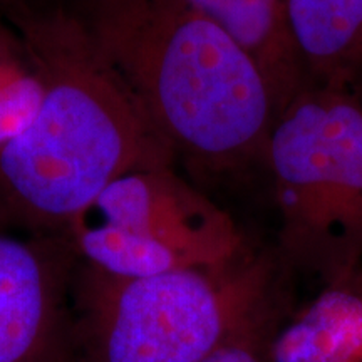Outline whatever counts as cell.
I'll list each match as a JSON object with an SVG mask.
<instances>
[{
    "instance_id": "cell-1",
    "label": "cell",
    "mask_w": 362,
    "mask_h": 362,
    "mask_svg": "<svg viewBox=\"0 0 362 362\" xmlns=\"http://www.w3.org/2000/svg\"><path fill=\"white\" fill-rule=\"evenodd\" d=\"M4 13L40 62L44 96L30 124L0 149V223L66 237L112 180L175 166V158L62 0H33Z\"/></svg>"
},
{
    "instance_id": "cell-2",
    "label": "cell",
    "mask_w": 362,
    "mask_h": 362,
    "mask_svg": "<svg viewBox=\"0 0 362 362\" xmlns=\"http://www.w3.org/2000/svg\"><path fill=\"white\" fill-rule=\"evenodd\" d=\"M202 183L265 165L277 106L264 71L187 0H62Z\"/></svg>"
},
{
    "instance_id": "cell-3",
    "label": "cell",
    "mask_w": 362,
    "mask_h": 362,
    "mask_svg": "<svg viewBox=\"0 0 362 362\" xmlns=\"http://www.w3.org/2000/svg\"><path fill=\"white\" fill-rule=\"evenodd\" d=\"M277 252L230 264L119 279L79 260L67 314V362H198L240 330L285 315Z\"/></svg>"
},
{
    "instance_id": "cell-4",
    "label": "cell",
    "mask_w": 362,
    "mask_h": 362,
    "mask_svg": "<svg viewBox=\"0 0 362 362\" xmlns=\"http://www.w3.org/2000/svg\"><path fill=\"white\" fill-rule=\"evenodd\" d=\"M267 168L280 215L279 257L325 285L362 272V103L305 86L272 128Z\"/></svg>"
},
{
    "instance_id": "cell-5",
    "label": "cell",
    "mask_w": 362,
    "mask_h": 362,
    "mask_svg": "<svg viewBox=\"0 0 362 362\" xmlns=\"http://www.w3.org/2000/svg\"><path fill=\"white\" fill-rule=\"evenodd\" d=\"M83 264L119 279L214 269L250 250L228 211L175 166L126 171L71 221Z\"/></svg>"
},
{
    "instance_id": "cell-6",
    "label": "cell",
    "mask_w": 362,
    "mask_h": 362,
    "mask_svg": "<svg viewBox=\"0 0 362 362\" xmlns=\"http://www.w3.org/2000/svg\"><path fill=\"white\" fill-rule=\"evenodd\" d=\"M78 264L67 237L0 223V362H39L64 334Z\"/></svg>"
},
{
    "instance_id": "cell-7",
    "label": "cell",
    "mask_w": 362,
    "mask_h": 362,
    "mask_svg": "<svg viewBox=\"0 0 362 362\" xmlns=\"http://www.w3.org/2000/svg\"><path fill=\"white\" fill-rule=\"evenodd\" d=\"M305 86L352 89L362 78V0H284Z\"/></svg>"
},
{
    "instance_id": "cell-8",
    "label": "cell",
    "mask_w": 362,
    "mask_h": 362,
    "mask_svg": "<svg viewBox=\"0 0 362 362\" xmlns=\"http://www.w3.org/2000/svg\"><path fill=\"white\" fill-rule=\"evenodd\" d=\"M272 362H362V272L325 285L275 336Z\"/></svg>"
},
{
    "instance_id": "cell-9",
    "label": "cell",
    "mask_w": 362,
    "mask_h": 362,
    "mask_svg": "<svg viewBox=\"0 0 362 362\" xmlns=\"http://www.w3.org/2000/svg\"><path fill=\"white\" fill-rule=\"evenodd\" d=\"M223 27L250 52L274 94L277 116L302 88L298 64L284 17V0H187Z\"/></svg>"
},
{
    "instance_id": "cell-10",
    "label": "cell",
    "mask_w": 362,
    "mask_h": 362,
    "mask_svg": "<svg viewBox=\"0 0 362 362\" xmlns=\"http://www.w3.org/2000/svg\"><path fill=\"white\" fill-rule=\"evenodd\" d=\"M42 96L40 62L19 27L0 12V149L30 124Z\"/></svg>"
},
{
    "instance_id": "cell-11",
    "label": "cell",
    "mask_w": 362,
    "mask_h": 362,
    "mask_svg": "<svg viewBox=\"0 0 362 362\" xmlns=\"http://www.w3.org/2000/svg\"><path fill=\"white\" fill-rule=\"evenodd\" d=\"M282 319L275 315L240 330L198 362H272V346Z\"/></svg>"
},
{
    "instance_id": "cell-12",
    "label": "cell",
    "mask_w": 362,
    "mask_h": 362,
    "mask_svg": "<svg viewBox=\"0 0 362 362\" xmlns=\"http://www.w3.org/2000/svg\"><path fill=\"white\" fill-rule=\"evenodd\" d=\"M67 330V327H66ZM66 330L59 341L54 344V346L49 349L47 354H45L39 362H67V344H66Z\"/></svg>"
},
{
    "instance_id": "cell-13",
    "label": "cell",
    "mask_w": 362,
    "mask_h": 362,
    "mask_svg": "<svg viewBox=\"0 0 362 362\" xmlns=\"http://www.w3.org/2000/svg\"><path fill=\"white\" fill-rule=\"evenodd\" d=\"M29 2H33V0H0V12H8L12 11V8L25 6V4Z\"/></svg>"
}]
</instances>
